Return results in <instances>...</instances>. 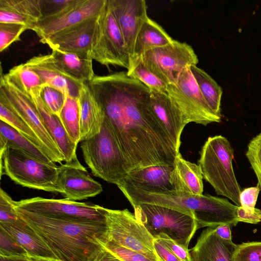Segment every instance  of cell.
<instances>
[{"instance_id":"1","label":"cell","mask_w":261,"mask_h":261,"mask_svg":"<svg viewBox=\"0 0 261 261\" xmlns=\"http://www.w3.org/2000/svg\"><path fill=\"white\" fill-rule=\"evenodd\" d=\"M87 84L103 110L129 172L174 165L179 151L154 117L148 87L126 71L95 75Z\"/></svg>"},{"instance_id":"2","label":"cell","mask_w":261,"mask_h":261,"mask_svg":"<svg viewBox=\"0 0 261 261\" xmlns=\"http://www.w3.org/2000/svg\"><path fill=\"white\" fill-rule=\"evenodd\" d=\"M15 210L61 261H94L109 241L106 222L58 219Z\"/></svg>"},{"instance_id":"3","label":"cell","mask_w":261,"mask_h":261,"mask_svg":"<svg viewBox=\"0 0 261 261\" xmlns=\"http://www.w3.org/2000/svg\"><path fill=\"white\" fill-rule=\"evenodd\" d=\"M132 206L148 203L177 210L193 217L198 228H215L221 225L234 226L238 223V206L226 198L208 194L196 195L173 191L150 193L120 184L117 186Z\"/></svg>"},{"instance_id":"4","label":"cell","mask_w":261,"mask_h":261,"mask_svg":"<svg viewBox=\"0 0 261 261\" xmlns=\"http://www.w3.org/2000/svg\"><path fill=\"white\" fill-rule=\"evenodd\" d=\"M233 148L226 138L217 135L208 138L200 152L198 165L203 177L216 193L240 206L241 188L232 166Z\"/></svg>"},{"instance_id":"5","label":"cell","mask_w":261,"mask_h":261,"mask_svg":"<svg viewBox=\"0 0 261 261\" xmlns=\"http://www.w3.org/2000/svg\"><path fill=\"white\" fill-rule=\"evenodd\" d=\"M81 142L84 159L93 175L116 186L124 180L129 169L105 117L99 133Z\"/></svg>"},{"instance_id":"6","label":"cell","mask_w":261,"mask_h":261,"mask_svg":"<svg viewBox=\"0 0 261 261\" xmlns=\"http://www.w3.org/2000/svg\"><path fill=\"white\" fill-rule=\"evenodd\" d=\"M0 154L1 177L6 175L22 187L62 193L56 164H47L9 146L0 150Z\"/></svg>"},{"instance_id":"7","label":"cell","mask_w":261,"mask_h":261,"mask_svg":"<svg viewBox=\"0 0 261 261\" xmlns=\"http://www.w3.org/2000/svg\"><path fill=\"white\" fill-rule=\"evenodd\" d=\"M133 207L137 220L154 238L165 233L186 249L199 229L193 217L174 208L148 203Z\"/></svg>"},{"instance_id":"8","label":"cell","mask_w":261,"mask_h":261,"mask_svg":"<svg viewBox=\"0 0 261 261\" xmlns=\"http://www.w3.org/2000/svg\"><path fill=\"white\" fill-rule=\"evenodd\" d=\"M105 217L109 241L140 252L152 261H163L154 245V238L127 209L111 210L98 205Z\"/></svg>"},{"instance_id":"9","label":"cell","mask_w":261,"mask_h":261,"mask_svg":"<svg viewBox=\"0 0 261 261\" xmlns=\"http://www.w3.org/2000/svg\"><path fill=\"white\" fill-rule=\"evenodd\" d=\"M0 98L3 99L24 120L36 135L42 148L54 163L60 165L64 158L48 132L32 98L9 82L1 74Z\"/></svg>"},{"instance_id":"10","label":"cell","mask_w":261,"mask_h":261,"mask_svg":"<svg viewBox=\"0 0 261 261\" xmlns=\"http://www.w3.org/2000/svg\"><path fill=\"white\" fill-rule=\"evenodd\" d=\"M91 57L99 63L108 67L115 65L128 69L130 55L123 36L110 9L107 1L98 17Z\"/></svg>"},{"instance_id":"11","label":"cell","mask_w":261,"mask_h":261,"mask_svg":"<svg viewBox=\"0 0 261 261\" xmlns=\"http://www.w3.org/2000/svg\"><path fill=\"white\" fill-rule=\"evenodd\" d=\"M167 94L180 111L187 124L194 122L206 126L221 122V117L213 112L204 99L190 67L181 72L174 84L168 85Z\"/></svg>"},{"instance_id":"12","label":"cell","mask_w":261,"mask_h":261,"mask_svg":"<svg viewBox=\"0 0 261 261\" xmlns=\"http://www.w3.org/2000/svg\"><path fill=\"white\" fill-rule=\"evenodd\" d=\"M141 59L149 70L168 85L174 84L185 68L199 62L190 45L174 39L166 45L147 51Z\"/></svg>"},{"instance_id":"13","label":"cell","mask_w":261,"mask_h":261,"mask_svg":"<svg viewBox=\"0 0 261 261\" xmlns=\"http://www.w3.org/2000/svg\"><path fill=\"white\" fill-rule=\"evenodd\" d=\"M15 208L43 216L63 220H91L106 222L98 205L41 197L14 201Z\"/></svg>"},{"instance_id":"14","label":"cell","mask_w":261,"mask_h":261,"mask_svg":"<svg viewBox=\"0 0 261 261\" xmlns=\"http://www.w3.org/2000/svg\"><path fill=\"white\" fill-rule=\"evenodd\" d=\"M107 0H77L59 15L40 19L33 31L43 39L88 19L98 16Z\"/></svg>"},{"instance_id":"15","label":"cell","mask_w":261,"mask_h":261,"mask_svg":"<svg viewBox=\"0 0 261 261\" xmlns=\"http://www.w3.org/2000/svg\"><path fill=\"white\" fill-rule=\"evenodd\" d=\"M58 181L65 199L82 200L94 197L103 191L101 185L91 177L80 162L58 166Z\"/></svg>"},{"instance_id":"16","label":"cell","mask_w":261,"mask_h":261,"mask_svg":"<svg viewBox=\"0 0 261 261\" xmlns=\"http://www.w3.org/2000/svg\"><path fill=\"white\" fill-rule=\"evenodd\" d=\"M98 17L92 18L55 34L40 41L51 49L91 58V52Z\"/></svg>"},{"instance_id":"17","label":"cell","mask_w":261,"mask_h":261,"mask_svg":"<svg viewBox=\"0 0 261 261\" xmlns=\"http://www.w3.org/2000/svg\"><path fill=\"white\" fill-rule=\"evenodd\" d=\"M128 48L130 60L138 34L148 18L145 0H107Z\"/></svg>"},{"instance_id":"18","label":"cell","mask_w":261,"mask_h":261,"mask_svg":"<svg viewBox=\"0 0 261 261\" xmlns=\"http://www.w3.org/2000/svg\"><path fill=\"white\" fill-rule=\"evenodd\" d=\"M150 107L157 122L179 151L182 132L187 125L177 107L167 94L151 91Z\"/></svg>"},{"instance_id":"19","label":"cell","mask_w":261,"mask_h":261,"mask_svg":"<svg viewBox=\"0 0 261 261\" xmlns=\"http://www.w3.org/2000/svg\"><path fill=\"white\" fill-rule=\"evenodd\" d=\"M25 63L39 75L43 85L56 88L66 95L79 98L84 84L68 76L59 67L51 54L34 57Z\"/></svg>"},{"instance_id":"20","label":"cell","mask_w":261,"mask_h":261,"mask_svg":"<svg viewBox=\"0 0 261 261\" xmlns=\"http://www.w3.org/2000/svg\"><path fill=\"white\" fill-rule=\"evenodd\" d=\"M237 246L232 240L219 237L214 228L207 227L189 249L191 261H234Z\"/></svg>"},{"instance_id":"21","label":"cell","mask_w":261,"mask_h":261,"mask_svg":"<svg viewBox=\"0 0 261 261\" xmlns=\"http://www.w3.org/2000/svg\"><path fill=\"white\" fill-rule=\"evenodd\" d=\"M173 169V165H158L133 170L120 184L150 193L173 191L175 190L170 181Z\"/></svg>"},{"instance_id":"22","label":"cell","mask_w":261,"mask_h":261,"mask_svg":"<svg viewBox=\"0 0 261 261\" xmlns=\"http://www.w3.org/2000/svg\"><path fill=\"white\" fill-rule=\"evenodd\" d=\"M31 98L39 112L48 132L63 155L65 162H79L76 153L77 144L71 140L60 118L47 109L40 94H34Z\"/></svg>"},{"instance_id":"23","label":"cell","mask_w":261,"mask_h":261,"mask_svg":"<svg viewBox=\"0 0 261 261\" xmlns=\"http://www.w3.org/2000/svg\"><path fill=\"white\" fill-rule=\"evenodd\" d=\"M0 227L25 250L29 257L58 259L41 238L20 217L12 222L0 223Z\"/></svg>"},{"instance_id":"24","label":"cell","mask_w":261,"mask_h":261,"mask_svg":"<svg viewBox=\"0 0 261 261\" xmlns=\"http://www.w3.org/2000/svg\"><path fill=\"white\" fill-rule=\"evenodd\" d=\"M81 142L99 133L105 114L87 83L80 91Z\"/></svg>"},{"instance_id":"25","label":"cell","mask_w":261,"mask_h":261,"mask_svg":"<svg viewBox=\"0 0 261 261\" xmlns=\"http://www.w3.org/2000/svg\"><path fill=\"white\" fill-rule=\"evenodd\" d=\"M203 175L199 165L185 160L179 153L175 158L170 181L175 191L201 195Z\"/></svg>"},{"instance_id":"26","label":"cell","mask_w":261,"mask_h":261,"mask_svg":"<svg viewBox=\"0 0 261 261\" xmlns=\"http://www.w3.org/2000/svg\"><path fill=\"white\" fill-rule=\"evenodd\" d=\"M173 40L161 25L148 17L137 36L130 65L140 59L147 51L166 45Z\"/></svg>"},{"instance_id":"27","label":"cell","mask_w":261,"mask_h":261,"mask_svg":"<svg viewBox=\"0 0 261 261\" xmlns=\"http://www.w3.org/2000/svg\"><path fill=\"white\" fill-rule=\"evenodd\" d=\"M51 54L59 67L72 79L85 84L95 76L92 58L55 48L51 49Z\"/></svg>"},{"instance_id":"28","label":"cell","mask_w":261,"mask_h":261,"mask_svg":"<svg viewBox=\"0 0 261 261\" xmlns=\"http://www.w3.org/2000/svg\"><path fill=\"white\" fill-rule=\"evenodd\" d=\"M7 146L19 149L47 164H55L39 146L0 120V149Z\"/></svg>"},{"instance_id":"29","label":"cell","mask_w":261,"mask_h":261,"mask_svg":"<svg viewBox=\"0 0 261 261\" xmlns=\"http://www.w3.org/2000/svg\"><path fill=\"white\" fill-rule=\"evenodd\" d=\"M4 76L14 86L30 97L40 94L44 86L39 75L27 64L23 63L11 68Z\"/></svg>"},{"instance_id":"30","label":"cell","mask_w":261,"mask_h":261,"mask_svg":"<svg viewBox=\"0 0 261 261\" xmlns=\"http://www.w3.org/2000/svg\"><path fill=\"white\" fill-rule=\"evenodd\" d=\"M190 70L206 102L216 115L222 117L221 101L223 91L221 87L210 75L196 65L191 66Z\"/></svg>"},{"instance_id":"31","label":"cell","mask_w":261,"mask_h":261,"mask_svg":"<svg viewBox=\"0 0 261 261\" xmlns=\"http://www.w3.org/2000/svg\"><path fill=\"white\" fill-rule=\"evenodd\" d=\"M60 118L71 140L78 144L81 142L80 108L79 98L66 95Z\"/></svg>"},{"instance_id":"32","label":"cell","mask_w":261,"mask_h":261,"mask_svg":"<svg viewBox=\"0 0 261 261\" xmlns=\"http://www.w3.org/2000/svg\"><path fill=\"white\" fill-rule=\"evenodd\" d=\"M126 72L128 76L139 81L151 91L167 94L168 85L149 70L141 58L132 63Z\"/></svg>"},{"instance_id":"33","label":"cell","mask_w":261,"mask_h":261,"mask_svg":"<svg viewBox=\"0 0 261 261\" xmlns=\"http://www.w3.org/2000/svg\"><path fill=\"white\" fill-rule=\"evenodd\" d=\"M0 120L10 125L42 149L37 137L32 130L20 116L1 98H0Z\"/></svg>"},{"instance_id":"34","label":"cell","mask_w":261,"mask_h":261,"mask_svg":"<svg viewBox=\"0 0 261 261\" xmlns=\"http://www.w3.org/2000/svg\"><path fill=\"white\" fill-rule=\"evenodd\" d=\"M0 8L12 10L36 23L42 17L40 0H0Z\"/></svg>"},{"instance_id":"35","label":"cell","mask_w":261,"mask_h":261,"mask_svg":"<svg viewBox=\"0 0 261 261\" xmlns=\"http://www.w3.org/2000/svg\"><path fill=\"white\" fill-rule=\"evenodd\" d=\"M40 96L47 109L52 114L60 118L65 103L66 94L56 88L44 85L40 91Z\"/></svg>"},{"instance_id":"36","label":"cell","mask_w":261,"mask_h":261,"mask_svg":"<svg viewBox=\"0 0 261 261\" xmlns=\"http://www.w3.org/2000/svg\"><path fill=\"white\" fill-rule=\"evenodd\" d=\"M246 156L256 175L257 186L261 191V133L250 141Z\"/></svg>"},{"instance_id":"37","label":"cell","mask_w":261,"mask_h":261,"mask_svg":"<svg viewBox=\"0 0 261 261\" xmlns=\"http://www.w3.org/2000/svg\"><path fill=\"white\" fill-rule=\"evenodd\" d=\"M28 28L22 24L0 23V51L7 49L12 43L20 40L22 33Z\"/></svg>"},{"instance_id":"38","label":"cell","mask_w":261,"mask_h":261,"mask_svg":"<svg viewBox=\"0 0 261 261\" xmlns=\"http://www.w3.org/2000/svg\"><path fill=\"white\" fill-rule=\"evenodd\" d=\"M0 255L5 256H28L25 250L1 227Z\"/></svg>"},{"instance_id":"39","label":"cell","mask_w":261,"mask_h":261,"mask_svg":"<svg viewBox=\"0 0 261 261\" xmlns=\"http://www.w3.org/2000/svg\"><path fill=\"white\" fill-rule=\"evenodd\" d=\"M234 258V261H261V242L238 245Z\"/></svg>"},{"instance_id":"40","label":"cell","mask_w":261,"mask_h":261,"mask_svg":"<svg viewBox=\"0 0 261 261\" xmlns=\"http://www.w3.org/2000/svg\"><path fill=\"white\" fill-rule=\"evenodd\" d=\"M102 246L122 261H152L144 254L122 247L112 241H108Z\"/></svg>"},{"instance_id":"41","label":"cell","mask_w":261,"mask_h":261,"mask_svg":"<svg viewBox=\"0 0 261 261\" xmlns=\"http://www.w3.org/2000/svg\"><path fill=\"white\" fill-rule=\"evenodd\" d=\"M19 218L14 206V200L2 188L0 189V223L14 222Z\"/></svg>"},{"instance_id":"42","label":"cell","mask_w":261,"mask_h":261,"mask_svg":"<svg viewBox=\"0 0 261 261\" xmlns=\"http://www.w3.org/2000/svg\"><path fill=\"white\" fill-rule=\"evenodd\" d=\"M76 1L40 0L42 14L41 18L54 16L61 14L74 4Z\"/></svg>"},{"instance_id":"43","label":"cell","mask_w":261,"mask_h":261,"mask_svg":"<svg viewBox=\"0 0 261 261\" xmlns=\"http://www.w3.org/2000/svg\"><path fill=\"white\" fill-rule=\"evenodd\" d=\"M158 238L181 261H191L189 249H186L165 233H161Z\"/></svg>"},{"instance_id":"44","label":"cell","mask_w":261,"mask_h":261,"mask_svg":"<svg viewBox=\"0 0 261 261\" xmlns=\"http://www.w3.org/2000/svg\"><path fill=\"white\" fill-rule=\"evenodd\" d=\"M237 217L239 222L256 224L261 222V210L255 207L238 206Z\"/></svg>"},{"instance_id":"45","label":"cell","mask_w":261,"mask_h":261,"mask_svg":"<svg viewBox=\"0 0 261 261\" xmlns=\"http://www.w3.org/2000/svg\"><path fill=\"white\" fill-rule=\"evenodd\" d=\"M260 191L257 185L256 187L245 188L241 191L240 194L241 206L243 207H255Z\"/></svg>"},{"instance_id":"46","label":"cell","mask_w":261,"mask_h":261,"mask_svg":"<svg viewBox=\"0 0 261 261\" xmlns=\"http://www.w3.org/2000/svg\"><path fill=\"white\" fill-rule=\"evenodd\" d=\"M155 249L163 261H181L158 238H154Z\"/></svg>"},{"instance_id":"47","label":"cell","mask_w":261,"mask_h":261,"mask_svg":"<svg viewBox=\"0 0 261 261\" xmlns=\"http://www.w3.org/2000/svg\"><path fill=\"white\" fill-rule=\"evenodd\" d=\"M94 261H122L109 250L103 247Z\"/></svg>"},{"instance_id":"48","label":"cell","mask_w":261,"mask_h":261,"mask_svg":"<svg viewBox=\"0 0 261 261\" xmlns=\"http://www.w3.org/2000/svg\"><path fill=\"white\" fill-rule=\"evenodd\" d=\"M214 228L216 233L221 238L226 240H232L230 226L229 225H221Z\"/></svg>"},{"instance_id":"49","label":"cell","mask_w":261,"mask_h":261,"mask_svg":"<svg viewBox=\"0 0 261 261\" xmlns=\"http://www.w3.org/2000/svg\"><path fill=\"white\" fill-rule=\"evenodd\" d=\"M0 261H33L29 256H5L0 255Z\"/></svg>"},{"instance_id":"50","label":"cell","mask_w":261,"mask_h":261,"mask_svg":"<svg viewBox=\"0 0 261 261\" xmlns=\"http://www.w3.org/2000/svg\"><path fill=\"white\" fill-rule=\"evenodd\" d=\"M33 261H61L59 259L41 257H30Z\"/></svg>"}]
</instances>
